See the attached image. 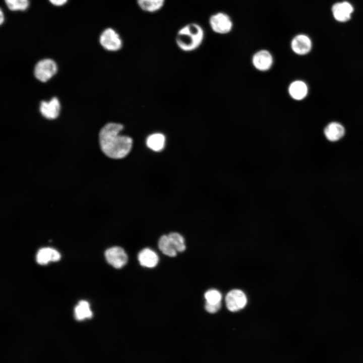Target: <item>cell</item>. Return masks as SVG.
<instances>
[{
	"mask_svg": "<svg viewBox=\"0 0 363 363\" xmlns=\"http://www.w3.org/2000/svg\"><path fill=\"white\" fill-rule=\"evenodd\" d=\"M49 3L56 7H61L67 3L69 0H48Z\"/></svg>",
	"mask_w": 363,
	"mask_h": 363,
	"instance_id": "24",
	"label": "cell"
},
{
	"mask_svg": "<svg viewBox=\"0 0 363 363\" xmlns=\"http://www.w3.org/2000/svg\"><path fill=\"white\" fill-rule=\"evenodd\" d=\"M123 126L109 123L101 129L99 141L102 151L108 157L120 159L126 157L132 148L133 140L129 136L120 135Z\"/></svg>",
	"mask_w": 363,
	"mask_h": 363,
	"instance_id": "1",
	"label": "cell"
},
{
	"mask_svg": "<svg viewBox=\"0 0 363 363\" xmlns=\"http://www.w3.org/2000/svg\"><path fill=\"white\" fill-rule=\"evenodd\" d=\"M7 8L11 11H25L30 5L29 0H4Z\"/></svg>",
	"mask_w": 363,
	"mask_h": 363,
	"instance_id": "20",
	"label": "cell"
},
{
	"mask_svg": "<svg viewBox=\"0 0 363 363\" xmlns=\"http://www.w3.org/2000/svg\"><path fill=\"white\" fill-rule=\"evenodd\" d=\"M168 235L177 252H182L185 250V239L180 234L177 232H172Z\"/></svg>",
	"mask_w": 363,
	"mask_h": 363,
	"instance_id": "21",
	"label": "cell"
},
{
	"mask_svg": "<svg viewBox=\"0 0 363 363\" xmlns=\"http://www.w3.org/2000/svg\"><path fill=\"white\" fill-rule=\"evenodd\" d=\"M331 11L334 19L340 23L350 21L354 11L352 4L347 1H342L334 3Z\"/></svg>",
	"mask_w": 363,
	"mask_h": 363,
	"instance_id": "6",
	"label": "cell"
},
{
	"mask_svg": "<svg viewBox=\"0 0 363 363\" xmlns=\"http://www.w3.org/2000/svg\"><path fill=\"white\" fill-rule=\"evenodd\" d=\"M138 259L140 264L144 267L153 268L158 262V257L153 250L145 248L142 250L138 254Z\"/></svg>",
	"mask_w": 363,
	"mask_h": 363,
	"instance_id": "16",
	"label": "cell"
},
{
	"mask_svg": "<svg viewBox=\"0 0 363 363\" xmlns=\"http://www.w3.org/2000/svg\"><path fill=\"white\" fill-rule=\"evenodd\" d=\"M60 105L58 99L54 97L49 101H42L40 105L41 114L49 119L56 118L59 115Z\"/></svg>",
	"mask_w": 363,
	"mask_h": 363,
	"instance_id": "11",
	"label": "cell"
},
{
	"mask_svg": "<svg viewBox=\"0 0 363 363\" xmlns=\"http://www.w3.org/2000/svg\"><path fill=\"white\" fill-rule=\"evenodd\" d=\"M324 133L328 140L335 142L343 137L345 134V129L341 124L337 122H332L327 125L324 129Z\"/></svg>",
	"mask_w": 363,
	"mask_h": 363,
	"instance_id": "15",
	"label": "cell"
},
{
	"mask_svg": "<svg viewBox=\"0 0 363 363\" xmlns=\"http://www.w3.org/2000/svg\"><path fill=\"white\" fill-rule=\"evenodd\" d=\"M99 44L105 50L116 52L123 47V40L118 32L113 28L107 27L101 33L99 37Z\"/></svg>",
	"mask_w": 363,
	"mask_h": 363,
	"instance_id": "3",
	"label": "cell"
},
{
	"mask_svg": "<svg viewBox=\"0 0 363 363\" xmlns=\"http://www.w3.org/2000/svg\"><path fill=\"white\" fill-rule=\"evenodd\" d=\"M208 21L212 31L220 35H225L230 33L233 27V23L230 16L222 12H218L211 15Z\"/></svg>",
	"mask_w": 363,
	"mask_h": 363,
	"instance_id": "4",
	"label": "cell"
},
{
	"mask_svg": "<svg viewBox=\"0 0 363 363\" xmlns=\"http://www.w3.org/2000/svg\"><path fill=\"white\" fill-rule=\"evenodd\" d=\"M165 144V137L161 133L151 134L146 140L148 147L155 152L161 151L164 148Z\"/></svg>",
	"mask_w": 363,
	"mask_h": 363,
	"instance_id": "17",
	"label": "cell"
},
{
	"mask_svg": "<svg viewBox=\"0 0 363 363\" xmlns=\"http://www.w3.org/2000/svg\"><path fill=\"white\" fill-rule=\"evenodd\" d=\"M205 36V31L200 24L190 22L178 29L175 36V43L180 50L186 52H192L201 46Z\"/></svg>",
	"mask_w": 363,
	"mask_h": 363,
	"instance_id": "2",
	"label": "cell"
},
{
	"mask_svg": "<svg viewBox=\"0 0 363 363\" xmlns=\"http://www.w3.org/2000/svg\"><path fill=\"white\" fill-rule=\"evenodd\" d=\"M60 258V254L51 248H41L36 254V261L40 265H46L49 262H56Z\"/></svg>",
	"mask_w": 363,
	"mask_h": 363,
	"instance_id": "13",
	"label": "cell"
},
{
	"mask_svg": "<svg viewBox=\"0 0 363 363\" xmlns=\"http://www.w3.org/2000/svg\"><path fill=\"white\" fill-rule=\"evenodd\" d=\"M105 257L107 262L113 267L119 269L126 264L128 256L123 249L119 247L107 249Z\"/></svg>",
	"mask_w": 363,
	"mask_h": 363,
	"instance_id": "9",
	"label": "cell"
},
{
	"mask_svg": "<svg viewBox=\"0 0 363 363\" xmlns=\"http://www.w3.org/2000/svg\"><path fill=\"white\" fill-rule=\"evenodd\" d=\"M206 302L210 304L220 302L222 298L220 292L215 289H211L205 293Z\"/></svg>",
	"mask_w": 363,
	"mask_h": 363,
	"instance_id": "22",
	"label": "cell"
},
{
	"mask_svg": "<svg viewBox=\"0 0 363 363\" xmlns=\"http://www.w3.org/2000/svg\"><path fill=\"white\" fill-rule=\"evenodd\" d=\"M313 45L311 38L305 33H299L294 35L290 43L292 52L300 56L309 53L313 48Z\"/></svg>",
	"mask_w": 363,
	"mask_h": 363,
	"instance_id": "7",
	"label": "cell"
},
{
	"mask_svg": "<svg viewBox=\"0 0 363 363\" xmlns=\"http://www.w3.org/2000/svg\"><path fill=\"white\" fill-rule=\"evenodd\" d=\"M75 315L76 319L79 321L86 318H91L92 313L88 302L85 300L80 301L75 309Z\"/></svg>",
	"mask_w": 363,
	"mask_h": 363,
	"instance_id": "19",
	"label": "cell"
},
{
	"mask_svg": "<svg viewBox=\"0 0 363 363\" xmlns=\"http://www.w3.org/2000/svg\"><path fill=\"white\" fill-rule=\"evenodd\" d=\"M225 301L229 311L236 312L245 307L247 299L245 294L243 291L239 289H234L227 294Z\"/></svg>",
	"mask_w": 363,
	"mask_h": 363,
	"instance_id": "10",
	"label": "cell"
},
{
	"mask_svg": "<svg viewBox=\"0 0 363 363\" xmlns=\"http://www.w3.org/2000/svg\"><path fill=\"white\" fill-rule=\"evenodd\" d=\"M273 56L270 51L262 49L256 51L252 56V63L254 67L260 72L269 70L273 66Z\"/></svg>",
	"mask_w": 363,
	"mask_h": 363,
	"instance_id": "8",
	"label": "cell"
},
{
	"mask_svg": "<svg viewBox=\"0 0 363 363\" xmlns=\"http://www.w3.org/2000/svg\"><path fill=\"white\" fill-rule=\"evenodd\" d=\"M1 24L2 25L5 21V16L2 10H1Z\"/></svg>",
	"mask_w": 363,
	"mask_h": 363,
	"instance_id": "25",
	"label": "cell"
},
{
	"mask_svg": "<svg viewBox=\"0 0 363 363\" xmlns=\"http://www.w3.org/2000/svg\"><path fill=\"white\" fill-rule=\"evenodd\" d=\"M221 307V302L217 304H210L206 302L205 309L210 313H214L217 312Z\"/></svg>",
	"mask_w": 363,
	"mask_h": 363,
	"instance_id": "23",
	"label": "cell"
},
{
	"mask_svg": "<svg viewBox=\"0 0 363 363\" xmlns=\"http://www.w3.org/2000/svg\"><path fill=\"white\" fill-rule=\"evenodd\" d=\"M288 91L290 96L294 100H301L307 96L308 88L304 81L296 80L290 84Z\"/></svg>",
	"mask_w": 363,
	"mask_h": 363,
	"instance_id": "12",
	"label": "cell"
},
{
	"mask_svg": "<svg viewBox=\"0 0 363 363\" xmlns=\"http://www.w3.org/2000/svg\"><path fill=\"white\" fill-rule=\"evenodd\" d=\"M158 247L160 250L165 255L169 257H175L177 251L170 241L168 235H163L159 239Z\"/></svg>",
	"mask_w": 363,
	"mask_h": 363,
	"instance_id": "18",
	"label": "cell"
},
{
	"mask_svg": "<svg viewBox=\"0 0 363 363\" xmlns=\"http://www.w3.org/2000/svg\"><path fill=\"white\" fill-rule=\"evenodd\" d=\"M138 8L143 12L154 14L164 7L166 0H136Z\"/></svg>",
	"mask_w": 363,
	"mask_h": 363,
	"instance_id": "14",
	"label": "cell"
},
{
	"mask_svg": "<svg viewBox=\"0 0 363 363\" xmlns=\"http://www.w3.org/2000/svg\"><path fill=\"white\" fill-rule=\"evenodd\" d=\"M57 70L56 63L50 58H44L38 62L34 67L35 78L42 82L48 81Z\"/></svg>",
	"mask_w": 363,
	"mask_h": 363,
	"instance_id": "5",
	"label": "cell"
}]
</instances>
